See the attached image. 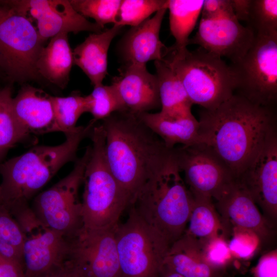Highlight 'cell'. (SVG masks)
Returning a JSON list of instances; mask_svg holds the SVG:
<instances>
[{"label":"cell","instance_id":"6da1fadb","mask_svg":"<svg viewBox=\"0 0 277 277\" xmlns=\"http://www.w3.org/2000/svg\"><path fill=\"white\" fill-rule=\"evenodd\" d=\"M199 142L210 148L237 179L276 131L275 108L234 94L217 107L200 114Z\"/></svg>","mask_w":277,"mask_h":277},{"label":"cell","instance_id":"7a4b0ae2","mask_svg":"<svg viewBox=\"0 0 277 277\" xmlns=\"http://www.w3.org/2000/svg\"><path fill=\"white\" fill-rule=\"evenodd\" d=\"M102 125L107 164L131 206L144 186L167 164L172 149L166 148L136 114L128 111L112 114Z\"/></svg>","mask_w":277,"mask_h":277},{"label":"cell","instance_id":"3957f363","mask_svg":"<svg viewBox=\"0 0 277 277\" xmlns=\"http://www.w3.org/2000/svg\"><path fill=\"white\" fill-rule=\"evenodd\" d=\"M96 124L90 121L65 134L66 140L56 146H37L0 165V204L12 215L30 208L32 198L66 164L76 160L80 144L90 137Z\"/></svg>","mask_w":277,"mask_h":277},{"label":"cell","instance_id":"277c9868","mask_svg":"<svg viewBox=\"0 0 277 277\" xmlns=\"http://www.w3.org/2000/svg\"><path fill=\"white\" fill-rule=\"evenodd\" d=\"M180 173L172 151L165 166L144 186L130 206L170 245L184 234L193 203Z\"/></svg>","mask_w":277,"mask_h":277},{"label":"cell","instance_id":"5b68a950","mask_svg":"<svg viewBox=\"0 0 277 277\" xmlns=\"http://www.w3.org/2000/svg\"><path fill=\"white\" fill-rule=\"evenodd\" d=\"M92 145L83 177L82 203L83 227L107 228L116 226L130 198L111 172L105 152V133L95 124L91 136Z\"/></svg>","mask_w":277,"mask_h":277},{"label":"cell","instance_id":"8992f818","mask_svg":"<svg viewBox=\"0 0 277 277\" xmlns=\"http://www.w3.org/2000/svg\"><path fill=\"white\" fill-rule=\"evenodd\" d=\"M163 60L182 82L192 104L213 109L234 94L232 69L215 54L200 47L193 51L171 47Z\"/></svg>","mask_w":277,"mask_h":277},{"label":"cell","instance_id":"52a82bcc","mask_svg":"<svg viewBox=\"0 0 277 277\" xmlns=\"http://www.w3.org/2000/svg\"><path fill=\"white\" fill-rule=\"evenodd\" d=\"M44 45L29 17L0 1V75L11 83L41 78L36 64Z\"/></svg>","mask_w":277,"mask_h":277},{"label":"cell","instance_id":"ba28073f","mask_svg":"<svg viewBox=\"0 0 277 277\" xmlns=\"http://www.w3.org/2000/svg\"><path fill=\"white\" fill-rule=\"evenodd\" d=\"M129 207L115 232L121 277H157L170 244Z\"/></svg>","mask_w":277,"mask_h":277},{"label":"cell","instance_id":"9c48e42d","mask_svg":"<svg viewBox=\"0 0 277 277\" xmlns=\"http://www.w3.org/2000/svg\"><path fill=\"white\" fill-rule=\"evenodd\" d=\"M91 150V145L88 146L70 173L36 196L31 207L42 224L69 239L83 226L78 190Z\"/></svg>","mask_w":277,"mask_h":277},{"label":"cell","instance_id":"30bf717a","mask_svg":"<svg viewBox=\"0 0 277 277\" xmlns=\"http://www.w3.org/2000/svg\"><path fill=\"white\" fill-rule=\"evenodd\" d=\"M236 94L262 106L277 102V34H255L245 55L231 64Z\"/></svg>","mask_w":277,"mask_h":277},{"label":"cell","instance_id":"8fae6325","mask_svg":"<svg viewBox=\"0 0 277 277\" xmlns=\"http://www.w3.org/2000/svg\"><path fill=\"white\" fill-rule=\"evenodd\" d=\"M172 151L193 196L214 200L235 179L225 164L204 144L175 147Z\"/></svg>","mask_w":277,"mask_h":277},{"label":"cell","instance_id":"7c38bea8","mask_svg":"<svg viewBox=\"0 0 277 277\" xmlns=\"http://www.w3.org/2000/svg\"><path fill=\"white\" fill-rule=\"evenodd\" d=\"M113 227H82L70 239L68 260L80 277H121Z\"/></svg>","mask_w":277,"mask_h":277},{"label":"cell","instance_id":"4fadbf2b","mask_svg":"<svg viewBox=\"0 0 277 277\" xmlns=\"http://www.w3.org/2000/svg\"><path fill=\"white\" fill-rule=\"evenodd\" d=\"M8 6L36 22V29L43 42L62 33L81 31L100 33L104 27L89 21L77 12L68 0L3 1Z\"/></svg>","mask_w":277,"mask_h":277},{"label":"cell","instance_id":"5bb4252c","mask_svg":"<svg viewBox=\"0 0 277 277\" xmlns=\"http://www.w3.org/2000/svg\"><path fill=\"white\" fill-rule=\"evenodd\" d=\"M255 38L253 31L236 19L231 7L217 17L201 18L198 30L189 39V45H197L234 64L245 55Z\"/></svg>","mask_w":277,"mask_h":277},{"label":"cell","instance_id":"9a60e30c","mask_svg":"<svg viewBox=\"0 0 277 277\" xmlns=\"http://www.w3.org/2000/svg\"><path fill=\"white\" fill-rule=\"evenodd\" d=\"M263 215L272 225L277 221V131L272 132L251 163L236 179Z\"/></svg>","mask_w":277,"mask_h":277},{"label":"cell","instance_id":"2e32d148","mask_svg":"<svg viewBox=\"0 0 277 277\" xmlns=\"http://www.w3.org/2000/svg\"><path fill=\"white\" fill-rule=\"evenodd\" d=\"M214 201L225 238L235 228L252 232L258 236L262 246L274 238L275 226L263 215L236 179L226 186Z\"/></svg>","mask_w":277,"mask_h":277},{"label":"cell","instance_id":"e0dca14e","mask_svg":"<svg viewBox=\"0 0 277 277\" xmlns=\"http://www.w3.org/2000/svg\"><path fill=\"white\" fill-rule=\"evenodd\" d=\"M23 268L25 277H46L68 260L70 239L39 222L24 233Z\"/></svg>","mask_w":277,"mask_h":277},{"label":"cell","instance_id":"ac0fdd59","mask_svg":"<svg viewBox=\"0 0 277 277\" xmlns=\"http://www.w3.org/2000/svg\"><path fill=\"white\" fill-rule=\"evenodd\" d=\"M119 70L112 84L127 111L136 114L161 106L157 76L148 71L146 65L126 63Z\"/></svg>","mask_w":277,"mask_h":277},{"label":"cell","instance_id":"d6986e66","mask_svg":"<svg viewBox=\"0 0 277 277\" xmlns=\"http://www.w3.org/2000/svg\"><path fill=\"white\" fill-rule=\"evenodd\" d=\"M167 8L157 11L140 25L133 27L124 37L121 51L126 63L146 65L150 61H161L168 48L162 42L160 32Z\"/></svg>","mask_w":277,"mask_h":277},{"label":"cell","instance_id":"ffe728a7","mask_svg":"<svg viewBox=\"0 0 277 277\" xmlns=\"http://www.w3.org/2000/svg\"><path fill=\"white\" fill-rule=\"evenodd\" d=\"M50 96L41 89L24 85L13 97L14 116L30 135L60 132L54 120Z\"/></svg>","mask_w":277,"mask_h":277},{"label":"cell","instance_id":"44dd1931","mask_svg":"<svg viewBox=\"0 0 277 277\" xmlns=\"http://www.w3.org/2000/svg\"><path fill=\"white\" fill-rule=\"evenodd\" d=\"M122 27L114 25L101 32L90 34L72 51L73 65L83 70L94 87L103 84L107 73L109 46Z\"/></svg>","mask_w":277,"mask_h":277},{"label":"cell","instance_id":"7402d4cb","mask_svg":"<svg viewBox=\"0 0 277 277\" xmlns=\"http://www.w3.org/2000/svg\"><path fill=\"white\" fill-rule=\"evenodd\" d=\"M163 264L184 277H224L225 274L206 262L202 244L185 233L170 245Z\"/></svg>","mask_w":277,"mask_h":277},{"label":"cell","instance_id":"603a6c76","mask_svg":"<svg viewBox=\"0 0 277 277\" xmlns=\"http://www.w3.org/2000/svg\"><path fill=\"white\" fill-rule=\"evenodd\" d=\"M136 115L169 149H173L179 144L188 146L198 143L199 123L193 115L171 116L160 111Z\"/></svg>","mask_w":277,"mask_h":277},{"label":"cell","instance_id":"cb8c5ba5","mask_svg":"<svg viewBox=\"0 0 277 277\" xmlns=\"http://www.w3.org/2000/svg\"><path fill=\"white\" fill-rule=\"evenodd\" d=\"M68 34L62 33L51 38L42 49L36 64L41 78L62 89L68 85L73 65Z\"/></svg>","mask_w":277,"mask_h":277},{"label":"cell","instance_id":"d4e9b609","mask_svg":"<svg viewBox=\"0 0 277 277\" xmlns=\"http://www.w3.org/2000/svg\"><path fill=\"white\" fill-rule=\"evenodd\" d=\"M154 63L161 106L160 112L171 116H193L191 110L193 104L177 75L164 60L155 61Z\"/></svg>","mask_w":277,"mask_h":277},{"label":"cell","instance_id":"484cf974","mask_svg":"<svg viewBox=\"0 0 277 277\" xmlns=\"http://www.w3.org/2000/svg\"><path fill=\"white\" fill-rule=\"evenodd\" d=\"M187 225L184 233L202 244L223 234L220 217L213 200L207 197L193 196Z\"/></svg>","mask_w":277,"mask_h":277},{"label":"cell","instance_id":"4316f807","mask_svg":"<svg viewBox=\"0 0 277 277\" xmlns=\"http://www.w3.org/2000/svg\"><path fill=\"white\" fill-rule=\"evenodd\" d=\"M203 0H168L170 32L175 42L172 46L176 49L187 48L189 36L200 15Z\"/></svg>","mask_w":277,"mask_h":277},{"label":"cell","instance_id":"83f0119b","mask_svg":"<svg viewBox=\"0 0 277 277\" xmlns=\"http://www.w3.org/2000/svg\"><path fill=\"white\" fill-rule=\"evenodd\" d=\"M12 87L0 88V165L8 151L30 135L16 120L12 109Z\"/></svg>","mask_w":277,"mask_h":277},{"label":"cell","instance_id":"f1b7e54d","mask_svg":"<svg viewBox=\"0 0 277 277\" xmlns=\"http://www.w3.org/2000/svg\"><path fill=\"white\" fill-rule=\"evenodd\" d=\"M54 120L60 132L65 134L75 131L76 123L82 114L88 112L86 96L76 91L65 97L50 96Z\"/></svg>","mask_w":277,"mask_h":277},{"label":"cell","instance_id":"f546056e","mask_svg":"<svg viewBox=\"0 0 277 277\" xmlns=\"http://www.w3.org/2000/svg\"><path fill=\"white\" fill-rule=\"evenodd\" d=\"M25 235L9 211L0 204V255L23 266Z\"/></svg>","mask_w":277,"mask_h":277},{"label":"cell","instance_id":"4dcf8cb0","mask_svg":"<svg viewBox=\"0 0 277 277\" xmlns=\"http://www.w3.org/2000/svg\"><path fill=\"white\" fill-rule=\"evenodd\" d=\"M87 97L88 112L93 116L91 121L94 123L99 120L103 121L114 113L127 111L116 88L112 84L109 86L102 84L94 87Z\"/></svg>","mask_w":277,"mask_h":277},{"label":"cell","instance_id":"1f68e13d","mask_svg":"<svg viewBox=\"0 0 277 277\" xmlns=\"http://www.w3.org/2000/svg\"><path fill=\"white\" fill-rule=\"evenodd\" d=\"M168 0H123L114 25L135 27L154 13L167 8Z\"/></svg>","mask_w":277,"mask_h":277},{"label":"cell","instance_id":"d6a6232c","mask_svg":"<svg viewBox=\"0 0 277 277\" xmlns=\"http://www.w3.org/2000/svg\"><path fill=\"white\" fill-rule=\"evenodd\" d=\"M246 23L255 34H277V1L251 0Z\"/></svg>","mask_w":277,"mask_h":277},{"label":"cell","instance_id":"836d02e7","mask_svg":"<svg viewBox=\"0 0 277 277\" xmlns=\"http://www.w3.org/2000/svg\"><path fill=\"white\" fill-rule=\"evenodd\" d=\"M70 2L80 14L93 18L104 28L106 24H115L121 0H70Z\"/></svg>","mask_w":277,"mask_h":277},{"label":"cell","instance_id":"e575fe53","mask_svg":"<svg viewBox=\"0 0 277 277\" xmlns=\"http://www.w3.org/2000/svg\"><path fill=\"white\" fill-rule=\"evenodd\" d=\"M230 234L231 238L227 243L233 258L249 259L262 246L258 236L251 231L235 228Z\"/></svg>","mask_w":277,"mask_h":277},{"label":"cell","instance_id":"d590c367","mask_svg":"<svg viewBox=\"0 0 277 277\" xmlns=\"http://www.w3.org/2000/svg\"><path fill=\"white\" fill-rule=\"evenodd\" d=\"M202 245L206 262L213 268L225 272L226 267L233 258L226 238L221 234Z\"/></svg>","mask_w":277,"mask_h":277},{"label":"cell","instance_id":"8d00e7d4","mask_svg":"<svg viewBox=\"0 0 277 277\" xmlns=\"http://www.w3.org/2000/svg\"><path fill=\"white\" fill-rule=\"evenodd\" d=\"M253 277H277V250L274 249L259 259L252 270Z\"/></svg>","mask_w":277,"mask_h":277},{"label":"cell","instance_id":"74e56055","mask_svg":"<svg viewBox=\"0 0 277 277\" xmlns=\"http://www.w3.org/2000/svg\"><path fill=\"white\" fill-rule=\"evenodd\" d=\"M231 8L230 0L204 1L201 18H212L221 15Z\"/></svg>","mask_w":277,"mask_h":277},{"label":"cell","instance_id":"f35d334b","mask_svg":"<svg viewBox=\"0 0 277 277\" xmlns=\"http://www.w3.org/2000/svg\"><path fill=\"white\" fill-rule=\"evenodd\" d=\"M0 277H25V275L22 265L0 255Z\"/></svg>","mask_w":277,"mask_h":277},{"label":"cell","instance_id":"ab89813d","mask_svg":"<svg viewBox=\"0 0 277 277\" xmlns=\"http://www.w3.org/2000/svg\"><path fill=\"white\" fill-rule=\"evenodd\" d=\"M234 14L239 21L246 22L251 3V0H230Z\"/></svg>","mask_w":277,"mask_h":277},{"label":"cell","instance_id":"60d3db41","mask_svg":"<svg viewBox=\"0 0 277 277\" xmlns=\"http://www.w3.org/2000/svg\"><path fill=\"white\" fill-rule=\"evenodd\" d=\"M46 277H80L69 260L58 270Z\"/></svg>","mask_w":277,"mask_h":277},{"label":"cell","instance_id":"b9f144b4","mask_svg":"<svg viewBox=\"0 0 277 277\" xmlns=\"http://www.w3.org/2000/svg\"><path fill=\"white\" fill-rule=\"evenodd\" d=\"M157 277H184L163 264Z\"/></svg>","mask_w":277,"mask_h":277},{"label":"cell","instance_id":"7bdbcfd3","mask_svg":"<svg viewBox=\"0 0 277 277\" xmlns=\"http://www.w3.org/2000/svg\"><path fill=\"white\" fill-rule=\"evenodd\" d=\"M1 76V75H0Z\"/></svg>","mask_w":277,"mask_h":277}]
</instances>
